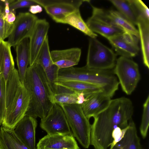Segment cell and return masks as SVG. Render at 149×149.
Here are the masks:
<instances>
[{
	"label": "cell",
	"mask_w": 149,
	"mask_h": 149,
	"mask_svg": "<svg viewBox=\"0 0 149 149\" xmlns=\"http://www.w3.org/2000/svg\"><path fill=\"white\" fill-rule=\"evenodd\" d=\"M29 96V107L25 115L36 118H44L53 105V95L45 73L41 66L35 63L27 70L24 82Z\"/></svg>",
	"instance_id": "obj_1"
},
{
	"label": "cell",
	"mask_w": 149,
	"mask_h": 149,
	"mask_svg": "<svg viewBox=\"0 0 149 149\" xmlns=\"http://www.w3.org/2000/svg\"><path fill=\"white\" fill-rule=\"evenodd\" d=\"M37 125L36 118L25 115L18 123L13 130L18 137L30 149H36L35 134Z\"/></svg>",
	"instance_id": "obj_14"
},
{
	"label": "cell",
	"mask_w": 149,
	"mask_h": 149,
	"mask_svg": "<svg viewBox=\"0 0 149 149\" xmlns=\"http://www.w3.org/2000/svg\"><path fill=\"white\" fill-rule=\"evenodd\" d=\"M127 128L128 126L123 129L117 127L114 129L112 133L113 141L110 146V148H112L117 142L122 139Z\"/></svg>",
	"instance_id": "obj_34"
},
{
	"label": "cell",
	"mask_w": 149,
	"mask_h": 149,
	"mask_svg": "<svg viewBox=\"0 0 149 149\" xmlns=\"http://www.w3.org/2000/svg\"><path fill=\"white\" fill-rule=\"evenodd\" d=\"M38 19L36 15L30 13H19L8 37L7 42L10 46L15 47L23 39L29 38Z\"/></svg>",
	"instance_id": "obj_11"
},
{
	"label": "cell",
	"mask_w": 149,
	"mask_h": 149,
	"mask_svg": "<svg viewBox=\"0 0 149 149\" xmlns=\"http://www.w3.org/2000/svg\"><path fill=\"white\" fill-rule=\"evenodd\" d=\"M91 125L90 145L95 149H108L113 141L112 133L117 127H127L125 113L120 107L111 105L94 118Z\"/></svg>",
	"instance_id": "obj_3"
},
{
	"label": "cell",
	"mask_w": 149,
	"mask_h": 149,
	"mask_svg": "<svg viewBox=\"0 0 149 149\" xmlns=\"http://www.w3.org/2000/svg\"><path fill=\"white\" fill-rule=\"evenodd\" d=\"M106 11L109 18L124 32L130 33L139 39V32L135 26L119 12L113 10Z\"/></svg>",
	"instance_id": "obj_24"
},
{
	"label": "cell",
	"mask_w": 149,
	"mask_h": 149,
	"mask_svg": "<svg viewBox=\"0 0 149 149\" xmlns=\"http://www.w3.org/2000/svg\"><path fill=\"white\" fill-rule=\"evenodd\" d=\"M113 70L123 91L131 95L141 78L138 64L130 58L120 56L117 59Z\"/></svg>",
	"instance_id": "obj_7"
},
{
	"label": "cell",
	"mask_w": 149,
	"mask_h": 149,
	"mask_svg": "<svg viewBox=\"0 0 149 149\" xmlns=\"http://www.w3.org/2000/svg\"><path fill=\"white\" fill-rule=\"evenodd\" d=\"M63 109L72 134L85 148L90 145L91 125L84 114L81 105L59 104Z\"/></svg>",
	"instance_id": "obj_5"
},
{
	"label": "cell",
	"mask_w": 149,
	"mask_h": 149,
	"mask_svg": "<svg viewBox=\"0 0 149 149\" xmlns=\"http://www.w3.org/2000/svg\"><path fill=\"white\" fill-rule=\"evenodd\" d=\"M109 149H142L136 125L132 118L129 120L128 128L122 139Z\"/></svg>",
	"instance_id": "obj_17"
},
{
	"label": "cell",
	"mask_w": 149,
	"mask_h": 149,
	"mask_svg": "<svg viewBox=\"0 0 149 149\" xmlns=\"http://www.w3.org/2000/svg\"><path fill=\"white\" fill-rule=\"evenodd\" d=\"M38 4L34 0H14L9 4L10 11H14L17 9L29 7L31 6Z\"/></svg>",
	"instance_id": "obj_33"
},
{
	"label": "cell",
	"mask_w": 149,
	"mask_h": 149,
	"mask_svg": "<svg viewBox=\"0 0 149 149\" xmlns=\"http://www.w3.org/2000/svg\"><path fill=\"white\" fill-rule=\"evenodd\" d=\"M137 26L143 63L149 68V20L139 17Z\"/></svg>",
	"instance_id": "obj_21"
},
{
	"label": "cell",
	"mask_w": 149,
	"mask_h": 149,
	"mask_svg": "<svg viewBox=\"0 0 149 149\" xmlns=\"http://www.w3.org/2000/svg\"><path fill=\"white\" fill-rule=\"evenodd\" d=\"M143 111L140 131L142 137L145 138L147 135L149 125V96L148 95L143 105Z\"/></svg>",
	"instance_id": "obj_29"
},
{
	"label": "cell",
	"mask_w": 149,
	"mask_h": 149,
	"mask_svg": "<svg viewBox=\"0 0 149 149\" xmlns=\"http://www.w3.org/2000/svg\"><path fill=\"white\" fill-rule=\"evenodd\" d=\"M132 1L138 18L149 20V10L145 4L140 0H132Z\"/></svg>",
	"instance_id": "obj_31"
},
{
	"label": "cell",
	"mask_w": 149,
	"mask_h": 149,
	"mask_svg": "<svg viewBox=\"0 0 149 149\" xmlns=\"http://www.w3.org/2000/svg\"><path fill=\"white\" fill-rule=\"evenodd\" d=\"M117 55L96 38H90L86 65L98 70H112L115 66Z\"/></svg>",
	"instance_id": "obj_6"
},
{
	"label": "cell",
	"mask_w": 149,
	"mask_h": 149,
	"mask_svg": "<svg viewBox=\"0 0 149 149\" xmlns=\"http://www.w3.org/2000/svg\"><path fill=\"white\" fill-rule=\"evenodd\" d=\"M5 101L1 125L6 128L13 130L25 116L29 103V93L21 82L15 68L11 72L6 84Z\"/></svg>",
	"instance_id": "obj_2"
},
{
	"label": "cell",
	"mask_w": 149,
	"mask_h": 149,
	"mask_svg": "<svg viewBox=\"0 0 149 149\" xmlns=\"http://www.w3.org/2000/svg\"><path fill=\"white\" fill-rule=\"evenodd\" d=\"M81 54L80 49L77 47L51 52L53 63L59 69L70 68L77 65Z\"/></svg>",
	"instance_id": "obj_16"
},
{
	"label": "cell",
	"mask_w": 149,
	"mask_h": 149,
	"mask_svg": "<svg viewBox=\"0 0 149 149\" xmlns=\"http://www.w3.org/2000/svg\"><path fill=\"white\" fill-rule=\"evenodd\" d=\"M35 63L40 64L43 70L54 63L51 57L48 36L39 51Z\"/></svg>",
	"instance_id": "obj_28"
},
{
	"label": "cell",
	"mask_w": 149,
	"mask_h": 149,
	"mask_svg": "<svg viewBox=\"0 0 149 149\" xmlns=\"http://www.w3.org/2000/svg\"><path fill=\"white\" fill-rule=\"evenodd\" d=\"M40 126L47 134H72L62 109L54 104L48 114L41 119Z\"/></svg>",
	"instance_id": "obj_10"
},
{
	"label": "cell",
	"mask_w": 149,
	"mask_h": 149,
	"mask_svg": "<svg viewBox=\"0 0 149 149\" xmlns=\"http://www.w3.org/2000/svg\"><path fill=\"white\" fill-rule=\"evenodd\" d=\"M121 34L107 39L116 54L130 58L136 56L139 51V46H134L125 41L122 38Z\"/></svg>",
	"instance_id": "obj_20"
},
{
	"label": "cell",
	"mask_w": 149,
	"mask_h": 149,
	"mask_svg": "<svg viewBox=\"0 0 149 149\" xmlns=\"http://www.w3.org/2000/svg\"><path fill=\"white\" fill-rule=\"evenodd\" d=\"M0 149H30L18 137L13 130L0 128Z\"/></svg>",
	"instance_id": "obj_22"
},
{
	"label": "cell",
	"mask_w": 149,
	"mask_h": 149,
	"mask_svg": "<svg viewBox=\"0 0 149 149\" xmlns=\"http://www.w3.org/2000/svg\"><path fill=\"white\" fill-rule=\"evenodd\" d=\"M11 47L7 41H0V73L6 84L9 75L15 68Z\"/></svg>",
	"instance_id": "obj_19"
},
{
	"label": "cell",
	"mask_w": 149,
	"mask_h": 149,
	"mask_svg": "<svg viewBox=\"0 0 149 149\" xmlns=\"http://www.w3.org/2000/svg\"><path fill=\"white\" fill-rule=\"evenodd\" d=\"M92 15L86 23L92 32L98 33L107 39L123 33L124 31L109 18L106 11L92 6Z\"/></svg>",
	"instance_id": "obj_9"
},
{
	"label": "cell",
	"mask_w": 149,
	"mask_h": 149,
	"mask_svg": "<svg viewBox=\"0 0 149 149\" xmlns=\"http://www.w3.org/2000/svg\"><path fill=\"white\" fill-rule=\"evenodd\" d=\"M36 149H80L73 134H47L40 139Z\"/></svg>",
	"instance_id": "obj_13"
},
{
	"label": "cell",
	"mask_w": 149,
	"mask_h": 149,
	"mask_svg": "<svg viewBox=\"0 0 149 149\" xmlns=\"http://www.w3.org/2000/svg\"></svg>",
	"instance_id": "obj_38"
},
{
	"label": "cell",
	"mask_w": 149,
	"mask_h": 149,
	"mask_svg": "<svg viewBox=\"0 0 149 149\" xmlns=\"http://www.w3.org/2000/svg\"><path fill=\"white\" fill-rule=\"evenodd\" d=\"M77 93L63 86L58 85L57 92L52 95V102L53 104H76Z\"/></svg>",
	"instance_id": "obj_27"
},
{
	"label": "cell",
	"mask_w": 149,
	"mask_h": 149,
	"mask_svg": "<svg viewBox=\"0 0 149 149\" xmlns=\"http://www.w3.org/2000/svg\"><path fill=\"white\" fill-rule=\"evenodd\" d=\"M77 93V101L76 104L81 105L84 103L86 100L83 93Z\"/></svg>",
	"instance_id": "obj_37"
},
{
	"label": "cell",
	"mask_w": 149,
	"mask_h": 149,
	"mask_svg": "<svg viewBox=\"0 0 149 149\" xmlns=\"http://www.w3.org/2000/svg\"><path fill=\"white\" fill-rule=\"evenodd\" d=\"M13 25L8 24L3 17L2 8L0 5V40H4L10 35Z\"/></svg>",
	"instance_id": "obj_30"
},
{
	"label": "cell",
	"mask_w": 149,
	"mask_h": 149,
	"mask_svg": "<svg viewBox=\"0 0 149 149\" xmlns=\"http://www.w3.org/2000/svg\"><path fill=\"white\" fill-rule=\"evenodd\" d=\"M29 39L26 38L15 47L16 62L20 80L23 84L26 71L29 65Z\"/></svg>",
	"instance_id": "obj_18"
},
{
	"label": "cell",
	"mask_w": 149,
	"mask_h": 149,
	"mask_svg": "<svg viewBox=\"0 0 149 149\" xmlns=\"http://www.w3.org/2000/svg\"><path fill=\"white\" fill-rule=\"evenodd\" d=\"M69 25L81 31L90 38H96L97 35L92 32L83 19L79 10L68 16L64 19L63 23Z\"/></svg>",
	"instance_id": "obj_26"
},
{
	"label": "cell",
	"mask_w": 149,
	"mask_h": 149,
	"mask_svg": "<svg viewBox=\"0 0 149 149\" xmlns=\"http://www.w3.org/2000/svg\"><path fill=\"white\" fill-rule=\"evenodd\" d=\"M78 93H83L85 97L93 94L103 92L101 87L91 84L75 81H67L56 84Z\"/></svg>",
	"instance_id": "obj_23"
},
{
	"label": "cell",
	"mask_w": 149,
	"mask_h": 149,
	"mask_svg": "<svg viewBox=\"0 0 149 149\" xmlns=\"http://www.w3.org/2000/svg\"><path fill=\"white\" fill-rule=\"evenodd\" d=\"M85 98L86 100L81 105L84 114L89 120L105 109L111 100V97L103 92L93 94Z\"/></svg>",
	"instance_id": "obj_15"
},
{
	"label": "cell",
	"mask_w": 149,
	"mask_h": 149,
	"mask_svg": "<svg viewBox=\"0 0 149 149\" xmlns=\"http://www.w3.org/2000/svg\"><path fill=\"white\" fill-rule=\"evenodd\" d=\"M49 27L45 19L37 20L29 39V66L35 63L39 51L47 37Z\"/></svg>",
	"instance_id": "obj_12"
},
{
	"label": "cell",
	"mask_w": 149,
	"mask_h": 149,
	"mask_svg": "<svg viewBox=\"0 0 149 149\" xmlns=\"http://www.w3.org/2000/svg\"><path fill=\"white\" fill-rule=\"evenodd\" d=\"M44 9L46 13L55 22L63 23L70 14L79 10L84 1L83 0H34Z\"/></svg>",
	"instance_id": "obj_8"
},
{
	"label": "cell",
	"mask_w": 149,
	"mask_h": 149,
	"mask_svg": "<svg viewBox=\"0 0 149 149\" xmlns=\"http://www.w3.org/2000/svg\"><path fill=\"white\" fill-rule=\"evenodd\" d=\"M29 8V11L33 15L40 13L42 11V7L38 4L31 6Z\"/></svg>",
	"instance_id": "obj_35"
},
{
	"label": "cell",
	"mask_w": 149,
	"mask_h": 149,
	"mask_svg": "<svg viewBox=\"0 0 149 149\" xmlns=\"http://www.w3.org/2000/svg\"><path fill=\"white\" fill-rule=\"evenodd\" d=\"M119 12L134 26L136 25L138 16L132 0H110Z\"/></svg>",
	"instance_id": "obj_25"
},
{
	"label": "cell",
	"mask_w": 149,
	"mask_h": 149,
	"mask_svg": "<svg viewBox=\"0 0 149 149\" xmlns=\"http://www.w3.org/2000/svg\"><path fill=\"white\" fill-rule=\"evenodd\" d=\"M16 18L15 11H10L6 19V22L10 25H13Z\"/></svg>",
	"instance_id": "obj_36"
},
{
	"label": "cell",
	"mask_w": 149,
	"mask_h": 149,
	"mask_svg": "<svg viewBox=\"0 0 149 149\" xmlns=\"http://www.w3.org/2000/svg\"><path fill=\"white\" fill-rule=\"evenodd\" d=\"M67 81L83 82L99 86L103 89L104 93L111 98L118 90L119 84L113 69L98 70L86 65L59 69L56 84Z\"/></svg>",
	"instance_id": "obj_4"
},
{
	"label": "cell",
	"mask_w": 149,
	"mask_h": 149,
	"mask_svg": "<svg viewBox=\"0 0 149 149\" xmlns=\"http://www.w3.org/2000/svg\"><path fill=\"white\" fill-rule=\"evenodd\" d=\"M6 82L0 73V125H1L4 117L5 109V95Z\"/></svg>",
	"instance_id": "obj_32"
}]
</instances>
